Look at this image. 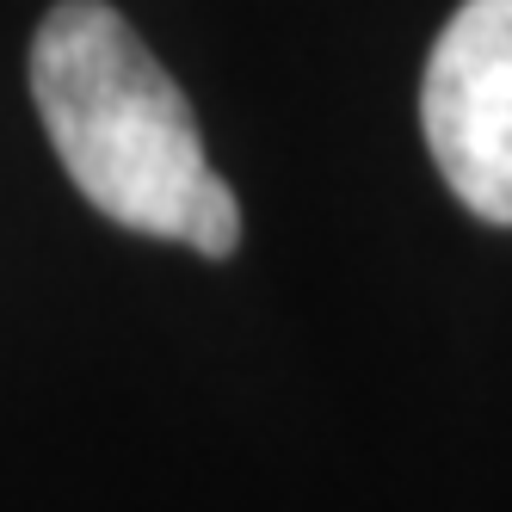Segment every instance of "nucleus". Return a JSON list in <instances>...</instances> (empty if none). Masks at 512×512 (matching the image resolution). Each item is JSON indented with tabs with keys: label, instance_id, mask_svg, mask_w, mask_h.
I'll return each mask as SVG.
<instances>
[{
	"label": "nucleus",
	"instance_id": "nucleus-1",
	"mask_svg": "<svg viewBox=\"0 0 512 512\" xmlns=\"http://www.w3.org/2000/svg\"><path fill=\"white\" fill-rule=\"evenodd\" d=\"M31 99L62 173L112 223L186 241L216 167L186 93L105 0H62L31 38Z\"/></svg>",
	"mask_w": 512,
	"mask_h": 512
},
{
	"label": "nucleus",
	"instance_id": "nucleus-2",
	"mask_svg": "<svg viewBox=\"0 0 512 512\" xmlns=\"http://www.w3.org/2000/svg\"><path fill=\"white\" fill-rule=\"evenodd\" d=\"M420 130L463 210L512 229V0H463L438 31Z\"/></svg>",
	"mask_w": 512,
	"mask_h": 512
},
{
	"label": "nucleus",
	"instance_id": "nucleus-3",
	"mask_svg": "<svg viewBox=\"0 0 512 512\" xmlns=\"http://www.w3.org/2000/svg\"><path fill=\"white\" fill-rule=\"evenodd\" d=\"M235 241H241V204H235V192H229V179L216 173L210 186H204V198H198V210H192L186 247H198L204 260H229Z\"/></svg>",
	"mask_w": 512,
	"mask_h": 512
}]
</instances>
